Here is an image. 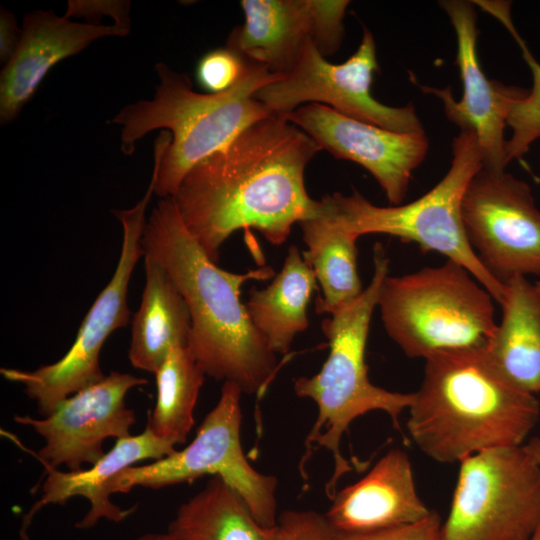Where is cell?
<instances>
[{
    "label": "cell",
    "mask_w": 540,
    "mask_h": 540,
    "mask_svg": "<svg viewBox=\"0 0 540 540\" xmlns=\"http://www.w3.org/2000/svg\"><path fill=\"white\" fill-rule=\"evenodd\" d=\"M320 147L284 116L272 114L194 166L173 196L187 230L218 262L237 230L253 228L283 244L295 223L321 213L304 174Z\"/></svg>",
    "instance_id": "obj_1"
},
{
    "label": "cell",
    "mask_w": 540,
    "mask_h": 540,
    "mask_svg": "<svg viewBox=\"0 0 540 540\" xmlns=\"http://www.w3.org/2000/svg\"><path fill=\"white\" fill-rule=\"evenodd\" d=\"M240 5L245 21L232 30L226 47L284 76L310 41L309 0H242Z\"/></svg>",
    "instance_id": "obj_19"
},
{
    "label": "cell",
    "mask_w": 540,
    "mask_h": 540,
    "mask_svg": "<svg viewBox=\"0 0 540 540\" xmlns=\"http://www.w3.org/2000/svg\"><path fill=\"white\" fill-rule=\"evenodd\" d=\"M493 297L460 264L447 260L387 275L378 308L389 337L409 358L457 349H485L496 322Z\"/></svg>",
    "instance_id": "obj_7"
},
{
    "label": "cell",
    "mask_w": 540,
    "mask_h": 540,
    "mask_svg": "<svg viewBox=\"0 0 540 540\" xmlns=\"http://www.w3.org/2000/svg\"><path fill=\"white\" fill-rule=\"evenodd\" d=\"M321 202V213L299 225L307 247L302 255L322 290L315 310L332 314L356 300L364 289L357 268L358 237L338 224L323 197Z\"/></svg>",
    "instance_id": "obj_23"
},
{
    "label": "cell",
    "mask_w": 540,
    "mask_h": 540,
    "mask_svg": "<svg viewBox=\"0 0 540 540\" xmlns=\"http://www.w3.org/2000/svg\"><path fill=\"white\" fill-rule=\"evenodd\" d=\"M317 285L313 269L291 245L271 283L249 290L248 314L274 354H287L296 335L308 328L307 308Z\"/></svg>",
    "instance_id": "obj_22"
},
{
    "label": "cell",
    "mask_w": 540,
    "mask_h": 540,
    "mask_svg": "<svg viewBox=\"0 0 540 540\" xmlns=\"http://www.w3.org/2000/svg\"><path fill=\"white\" fill-rule=\"evenodd\" d=\"M284 116L335 158L364 167L384 190L391 205L404 200L412 172L423 162L429 140L425 132L399 133L310 103Z\"/></svg>",
    "instance_id": "obj_15"
},
{
    "label": "cell",
    "mask_w": 540,
    "mask_h": 540,
    "mask_svg": "<svg viewBox=\"0 0 540 540\" xmlns=\"http://www.w3.org/2000/svg\"><path fill=\"white\" fill-rule=\"evenodd\" d=\"M502 317L484 349L490 364L518 389L540 393V281L505 284Z\"/></svg>",
    "instance_id": "obj_20"
},
{
    "label": "cell",
    "mask_w": 540,
    "mask_h": 540,
    "mask_svg": "<svg viewBox=\"0 0 540 540\" xmlns=\"http://www.w3.org/2000/svg\"><path fill=\"white\" fill-rule=\"evenodd\" d=\"M275 540H338L325 515L312 510H287L276 523Z\"/></svg>",
    "instance_id": "obj_29"
},
{
    "label": "cell",
    "mask_w": 540,
    "mask_h": 540,
    "mask_svg": "<svg viewBox=\"0 0 540 540\" xmlns=\"http://www.w3.org/2000/svg\"><path fill=\"white\" fill-rule=\"evenodd\" d=\"M246 61L240 80L220 93L193 90L190 78L157 63L159 84L151 100L123 107L110 121L121 126V149L131 155L147 133L164 129L154 147V193L173 197L187 173L224 148L243 130L273 113L255 94L280 79L262 65Z\"/></svg>",
    "instance_id": "obj_4"
},
{
    "label": "cell",
    "mask_w": 540,
    "mask_h": 540,
    "mask_svg": "<svg viewBox=\"0 0 540 540\" xmlns=\"http://www.w3.org/2000/svg\"><path fill=\"white\" fill-rule=\"evenodd\" d=\"M408 433L439 463L481 451L521 446L540 416L535 395L508 382L484 349L439 351L425 358L409 407Z\"/></svg>",
    "instance_id": "obj_3"
},
{
    "label": "cell",
    "mask_w": 540,
    "mask_h": 540,
    "mask_svg": "<svg viewBox=\"0 0 540 540\" xmlns=\"http://www.w3.org/2000/svg\"><path fill=\"white\" fill-rule=\"evenodd\" d=\"M127 1H69L65 16L86 17L88 21L94 16L109 15L116 24L130 27Z\"/></svg>",
    "instance_id": "obj_31"
},
{
    "label": "cell",
    "mask_w": 540,
    "mask_h": 540,
    "mask_svg": "<svg viewBox=\"0 0 540 540\" xmlns=\"http://www.w3.org/2000/svg\"><path fill=\"white\" fill-rule=\"evenodd\" d=\"M348 0H309L310 42L326 57L336 53L344 38V16Z\"/></svg>",
    "instance_id": "obj_27"
},
{
    "label": "cell",
    "mask_w": 540,
    "mask_h": 540,
    "mask_svg": "<svg viewBox=\"0 0 540 540\" xmlns=\"http://www.w3.org/2000/svg\"><path fill=\"white\" fill-rule=\"evenodd\" d=\"M452 161L444 177L427 193L407 204L377 206L357 190L323 198L346 231L356 235L380 233L413 242L424 252L444 255L467 269L501 304L505 285L485 268L473 250L462 220L461 204L473 176L483 167L476 134L463 129L452 142Z\"/></svg>",
    "instance_id": "obj_6"
},
{
    "label": "cell",
    "mask_w": 540,
    "mask_h": 540,
    "mask_svg": "<svg viewBox=\"0 0 540 540\" xmlns=\"http://www.w3.org/2000/svg\"><path fill=\"white\" fill-rule=\"evenodd\" d=\"M144 270L145 286L132 320L128 358L134 368L155 374L171 349L187 346L191 318L174 282L147 255Z\"/></svg>",
    "instance_id": "obj_21"
},
{
    "label": "cell",
    "mask_w": 540,
    "mask_h": 540,
    "mask_svg": "<svg viewBox=\"0 0 540 540\" xmlns=\"http://www.w3.org/2000/svg\"><path fill=\"white\" fill-rule=\"evenodd\" d=\"M440 526V518L433 512L431 516L415 524L373 533H337V538L338 540H437Z\"/></svg>",
    "instance_id": "obj_30"
},
{
    "label": "cell",
    "mask_w": 540,
    "mask_h": 540,
    "mask_svg": "<svg viewBox=\"0 0 540 540\" xmlns=\"http://www.w3.org/2000/svg\"><path fill=\"white\" fill-rule=\"evenodd\" d=\"M146 384L145 378L112 371L64 399L50 415L42 419L16 415L14 420L44 438L37 453L29 450L42 464L77 471L83 463L93 465L104 456L105 439L130 436L136 418L125 398L129 390Z\"/></svg>",
    "instance_id": "obj_13"
},
{
    "label": "cell",
    "mask_w": 540,
    "mask_h": 540,
    "mask_svg": "<svg viewBox=\"0 0 540 540\" xmlns=\"http://www.w3.org/2000/svg\"><path fill=\"white\" fill-rule=\"evenodd\" d=\"M459 463L437 540H531L540 525V466L524 447L493 448Z\"/></svg>",
    "instance_id": "obj_9"
},
{
    "label": "cell",
    "mask_w": 540,
    "mask_h": 540,
    "mask_svg": "<svg viewBox=\"0 0 540 540\" xmlns=\"http://www.w3.org/2000/svg\"><path fill=\"white\" fill-rule=\"evenodd\" d=\"M525 451L540 466V438L534 437L527 444L523 445Z\"/></svg>",
    "instance_id": "obj_33"
},
{
    "label": "cell",
    "mask_w": 540,
    "mask_h": 540,
    "mask_svg": "<svg viewBox=\"0 0 540 540\" xmlns=\"http://www.w3.org/2000/svg\"><path fill=\"white\" fill-rule=\"evenodd\" d=\"M141 243L144 255L167 272L187 304V347L205 374L233 382L243 393L263 395L279 364L240 296L244 283L271 279L274 269L220 268L187 230L173 197L162 198L152 210Z\"/></svg>",
    "instance_id": "obj_2"
},
{
    "label": "cell",
    "mask_w": 540,
    "mask_h": 540,
    "mask_svg": "<svg viewBox=\"0 0 540 540\" xmlns=\"http://www.w3.org/2000/svg\"><path fill=\"white\" fill-rule=\"evenodd\" d=\"M374 272L368 286L349 305L330 314L322 323L330 351L321 370L310 377L294 380V393L309 398L317 405L316 421L305 440V454L299 465L305 473V464L313 451L323 447L332 453L334 471L326 484V495L332 499L339 479L352 470L340 451V442L350 424L370 411H384L395 429L401 431L400 415L409 409L413 393L386 390L371 383L365 361L366 345L374 309L379 293L389 273V259L380 243L373 249Z\"/></svg>",
    "instance_id": "obj_5"
},
{
    "label": "cell",
    "mask_w": 540,
    "mask_h": 540,
    "mask_svg": "<svg viewBox=\"0 0 540 540\" xmlns=\"http://www.w3.org/2000/svg\"><path fill=\"white\" fill-rule=\"evenodd\" d=\"M173 540H275L276 525H261L242 496L221 477L181 504L168 526Z\"/></svg>",
    "instance_id": "obj_24"
},
{
    "label": "cell",
    "mask_w": 540,
    "mask_h": 540,
    "mask_svg": "<svg viewBox=\"0 0 540 540\" xmlns=\"http://www.w3.org/2000/svg\"><path fill=\"white\" fill-rule=\"evenodd\" d=\"M154 375L157 399L147 425L158 437L183 444L194 425V409L206 374L187 346H177Z\"/></svg>",
    "instance_id": "obj_25"
},
{
    "label": "cell",
    "mask_w": 540,
    "mask_h": 540,
    "mask_svg": "<svg viewBox=\"0 0 540 540\" xmlns=\"http://www.w3.org/2000/svg\"><path fill=\"white\" fill-rule=\"evenodd\" d=\"M242 393L237 384L223 382L217 404L187 447L119 472L108 483L109 494L128 492L137 486L159 489L206 475L219 476L242 496L261 525L274 527L278 519V480L257 471L245 457L240 438Z\"/></svg>",
    "instance_id": "obj_8"
},
{
    "label": "cell",
    "mask_w": 540,
    "mask_h": 540,
    "mask_svg": "<svg viewBox=\"0 0 540 540\" xmlns=\"http://www.w3.org/2000/svg\"><path fill=\"white\" fill-rule=\"evenodd\" d=\"M531 540H540V525L534 535L532 536Z\"/></svg>",
    "instance_id": "obj_35"
},
{
    "label": "cell",
    "mask_w": 540,
    "mask_h": 540,
    "mask_svg": "<svg viewBox=\"0 0 540 540\" xmlns=\"http://www.w3.org/2000/svg\"><path fill=\"white\" fill-rule=\"evenodd\" d=\"M439 6L446 12L456 35L458 67L463 86L462 98L455 101L450 87L421 86L426 93L441 99L446 117L460 130H472L477 137L483 168L503 172L508 165L504 130L513 104L527 90L489 80L477 53V14L475 4L465 0H444Z\"/></svg>",
    "instance_id": "obj_14"
},
{
    "label": "cell",
    "mask_w": 540,
    "mask_h": 540,
    "mask_svg": "<svg viewBox=\"0 0 540 540\" xmlns=\"http://www.w3.org/2000/svg\"><path fill=\"white\" fill-rule=\"evenodd\" d=\"M517 43L531 69L533 86L525 97L513 104L507 118V126L512 129V136L506 141L508 164L514 159H521L531 144L540 138V64L521 38Z\"/></svg>",
    "instance_id": "obj_26"
},
{
    "label": "cell",
    "mask_w": 540,
    "mask_h": 540,
    "mask_svg": "<svg viewBox=\"0 0 540 540\" xmlns=\"http://www.w3.org/2000/svg\"><path fill=\"white\" fill-rule=\"evenodd\" d=\"M136 540H173L169 534L166 533H147L139 536Z\"/></svg>",
    "instance_id": "obj_34"
},
{
    "label": "cell",
    "mask_w": 540,
    "mask_h": 540,
    "mask_svg": "<svg viewBox=\"0 0 540 540\" xmlns=\"http://www.w3.org/2000/svg\"><path fill=\"white\" fill-rule=\"evenodd\" d=\"M176 444L158 437L146 425L142 433L116 441L110 451L89 469L63 472L42 464L47 474L42 485V496L24 515L20 528V540H29L28 529L36 513L49 504H64L75 496L88 500L90 508L76 524L79 529L93 528L99 520L122 522L135 507L122 509L114 504L108 492V483L121 471L147 459H161L173 453Z\"/></svg>",
    "instance_id": "obj_18"
},
{
    "label": "cell",
    "mask_w": 540,
    "mask_h": 540,
    "mask_svg": "<svg viewBox=\"0 0 540 540\" xmlns=\"http://www.w3.org/2000/svg\"><path fill=\"white\" fill-rule=\"evenodd\" d=\"M22 37V28H18L14 15L3 10L0 14V59L4 65L15 54Z\"/></svg>",
    "instance_id": "obj_32"
},
{
    "label": "cell",
    "mask_w": 540,
    "mask_h": 540,
    "mask_svg": "<svg viewBox=\"0 0 540 540\" xmlns=\"http://www.w3.org/2000/svg\"><path fill=\"white\" fill-rule=\"evenodd\" d=\"M432 513L417 493L408 454L391 449L365 477L336 492L324 515L337 533L364 534L415 524Z\"/></svg>",
    "instance_id": "obj_17"
},
{
    "label": "cell",
    "mask_w": 540,
    "mask_h": 540,
    "mask_svg": "<svg viewBox=\"0 0 540 540\" xmlns=\"http://www.w3.org/2000/svg\"><path fill=\"white\" fill-rule=\"evenodd\" d=\"M130 27L71 21L53 11H34L23 19L22 37L0 77V122L13 121L31 100L49 70L93 41L126 36Z\"/></svg>",
    "instance_id": "obj_16"
},
{
    "label": "cell",
    "mask_w": 540,
    "mask_h": 540,
    "mask_svg": "<svg viewBox=\"0 0 540 540\" xmlns=\"http://www.w3.org/2000/svg\"><path fill=\"white\" fill-rule=\"evenodd\" d=\"M378 70L375 39L364 28L357 50L341 64L328 62L308 41L293 68L261 88L255 97L279 115L318 103L394 132H425L412 104L392 107L372 96L371 84Z\"/></svg>",
    "instance_id": "obj_11"
},
{
    "label": "cell",
    "mask_w": 540,
    "mask_h": 540,
    "mask_svg": "<svg viewBox=\"0 0 540 540\" xmlns=\"http://www.w3.org/2000/svg\"><path fill=\"white\" fill-rule=\"evenodd\" d=\"M461 215L473 250L497 281L540 277V210L526 182L482 167L466 188Z\"/></svg>",
    "instance_id": "obj_12"
},
{
    "label": "cell",
    "mask_w": 540,
    "mask_h": 540,
    "mask_svg": "<svg viewBox=\"0 0 540 540\" xmlns=\"http://www.w3.org/2000/svg\"><path fill=\"white\" fill-rule=\"evenodd\" d=\"M245 59L236 51L225 47L206 53L198 62L196 77L208 93H220L233 87L242 77Z\"/></svg>",
    "instance_id": "obj_28"
},
{
    "label": "cell",
    "mask_w": 540,
    "mask_h": 540,
    "mask_svg": "<svg viewBox=\"0 0 540 540\" xmlns=\"http://www.w3.org/2000/svg\"><path fill=\"white\" fill-rule=\"evenodd\" d=\"M153 193L151 179L145 195L134 207L113 211L123 230L118 264L87 312L66 354L34 371L7 367L0 370L5 379L23 385L44 417L64 399L105 376L100 367V352L111 333L129 322L128 287L135 265L144 256L141 240L146 225L145 212Z\"/></svg>",
    "instance_id": "obj_10"
}]
</instances>
